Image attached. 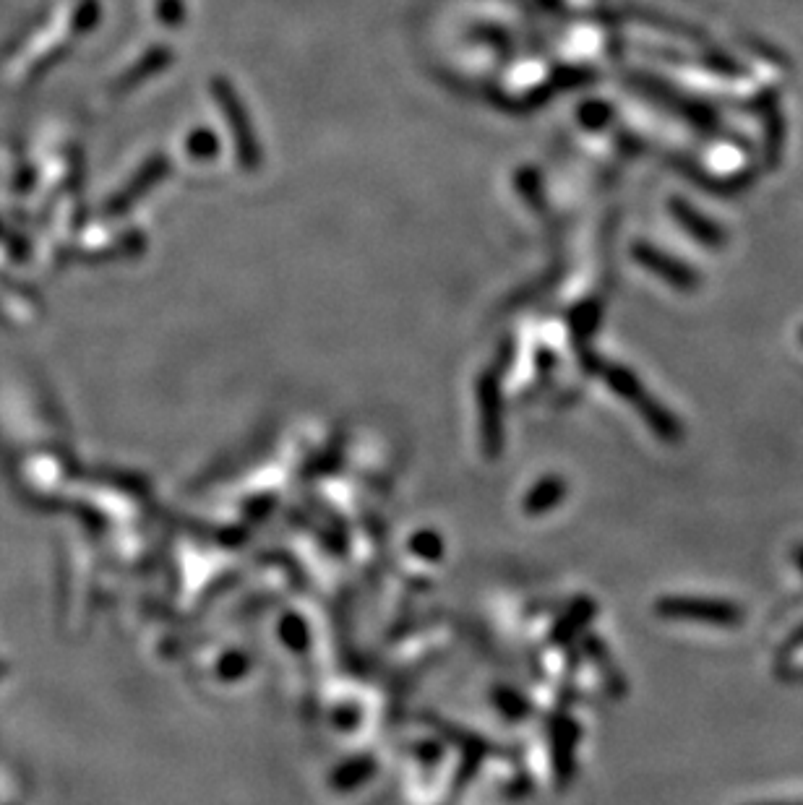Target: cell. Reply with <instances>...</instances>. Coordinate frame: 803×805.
I'll return each mask as SVG.
<instances>
[{"label": "cell", "instance_id": "1", "mask_svg": "<svg viewBox=\"0 0 803 805\" xmlns=\"http://www.w3.org/2000/svg\"><path fill=\"white\" fill-rule=\"evenodd\" d=\"M660 618L678 623H702L712 628H738L746 623V610L738 602L720 597H691V594H665L655 602Z\"/></svg>", "mask_w": 803, "mask_h": 805}, {"label": "cell", "instance_id": "2", "mask_svg": "<svg viewBox=\"0 0 803 805\" xmlns=\"http://www.w3.org/2000/svg\"><path fill=\"white\" fill-rule=\"evenodd\" d=\"M798 649H803V623H801V626L793 628V631H790V636L785 639L783 649H780V657H783V660H788L790 654H796Z\"/></svg>", "mask_w": 803, "mask_h": 805}, {"label": "cell", "instance_id": "3", "mask_svg": "<svg viewBox=\"0 0 803 805\" xmlns=\"http://www.w3.org/2000/svg\"><path fill=\"white\" fill-rule=\"evenodd\" d=\"M793 563H796L798 571H801V574H803V545H798V548L793 550Z\"/></svg>", "mask_w": 803, "mask_h": 805}, {"label": "cell", "instance_id": "4", "mask_svg": "<svg viewBox=\"0 0 803 805\" xmlns=\"http://www.w3.org/2000/svg\"><path fill=\"white\" fill-rule=\"evenodd\" d=\"M757 805H803V803H757Z\"/></svg>", "mask_w": 803, "mask_h": 805}]
</instances>
